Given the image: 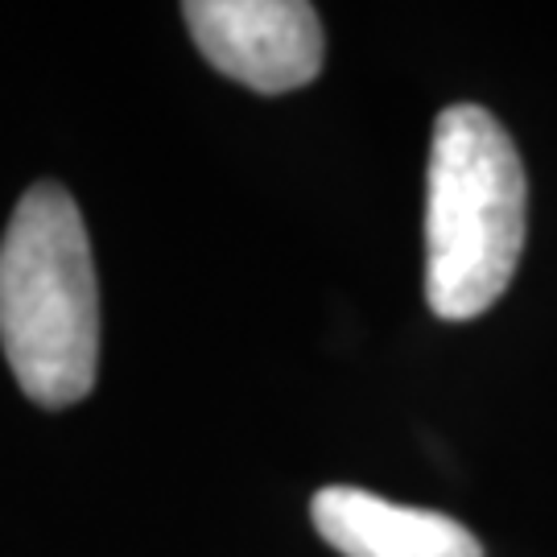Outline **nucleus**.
Listing matches in <instances>:
<instances>
[{
	"label": "nucleus",
	"mask_w": 557,
	"mask_h": 557,
	"mask_svg": "<svg viewBox=\"0 0 557 557\" xmlns=\"http://www.w3.org/2000/svg\"><path fill=\"white\" fill-rule=\"evenodd\" d=\"M310 517L343 557H483L479 537L455 517L405 508L363 487H322Z\"/></svg>",
	"instance_id": "4"
},
{
	"label": "nucleus",
	"mask_w": 557,
	"mask_h": 557,
	"mask_svg": "<svg viewBox=\"0 0 557 557\" xmlns=\"http://www.w3.org/2000/svg\"><path fill=\"white\" fill-rule=\"evenodd\" d=\"M0 343L41 409L79 405L100 372V285L87 227L59 182L21 195L0 244Z\"/></svg>",
	"instance_id": "1"
},
{
	"label": "nucleus",
	"mask_w": 557,
	"mask_h": 557,
	"mask_svg": "<svg viewBox=\"0 0 557 557\" xmlns=\"http://www.w3.org/2000/svg\"><path fill=\"white\" fill-rule=\"evenodd\" d=\"M529 182L508 128L455 103L434 124L425 190V301L446 322L492 310L524 252Z\"/></svg>",
	"instance_id": "2"
},
{
	"label": "nucleus",
	"mask_w": 557,
	"mask_h": 557,
	"mask_svg": "<svg viewBox=\"0 0 557 557\" xmlns=\"http://www.w3.org/2000/svg\"><path fill=\"white\" fill-rule=\"evenodd\" d=\"M182 17L202 59L260 96L298 91L322 71V21L306 0H190Z\"/></svg>",
	"instance_id": "3"
}]
</instances>
